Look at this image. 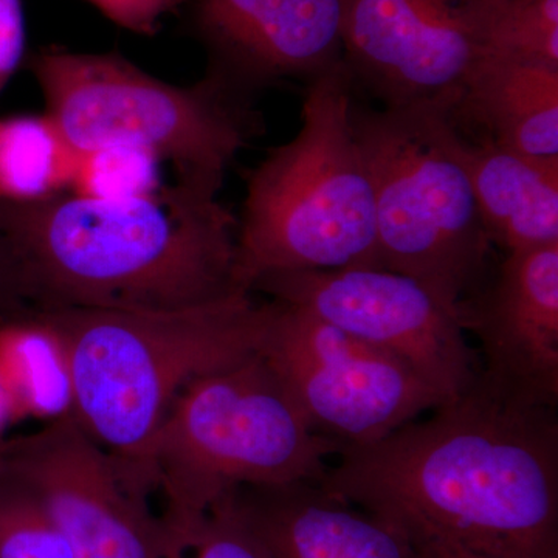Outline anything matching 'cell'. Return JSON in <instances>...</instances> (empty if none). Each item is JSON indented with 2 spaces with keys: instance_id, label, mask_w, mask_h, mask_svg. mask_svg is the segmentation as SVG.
<instances>
[{
  "instance_id": "3",
  "label": "cell",
  "mask_w": 558,
  "mask_h": 558,
  "mask_svg": "<svg viewBox=\"0 0 558 558\" xmlns=\"http://www.w3.org/2000/svg\"><path fill=\"white\" fill-rule=\"evenodd\" d=\"M64 341L73 417L102 449L154 488L150 440L191 381L259 354L274 301L238 292L168 311H39Z\"/></svg>"
},
{
  "instance_id": "12",
  "label": "cell",
  "mask_w": 558,
  "mask_h": 558,
  "mask_svg": "<svg viewBox=\"0 0 558 558\" xmlns=\"http://www.w3.org/2000/svg\"><path fill=\"white\" fill-rule=\"evenodd\" d=\"M344 0H183L207 75L241 97L311 81L343 60Z\"/></svg>"
},
{
  "instance_id": "9",
  "label": "cell",
  "mask_w": 558,
  "mask_h": 558,
  "mask_svg": "<svg viewBox=\"0 0 558 558\" xmlns=\"http://www.w3.org/2000/svg\"><path fill=\"white\" fill-rule=\"evenodd\" d=\"M252 292L306 310L396 355L449 400L478 379V360L457 311L407 275L366 267L282 271L259 278Z\"/></svg>"
},
{
  "instance_id": "5",
  "label": "cell",
  "mask_w": 558,
  "mask_h": 558,
  "mask_svg": "<svg viewBox=\"0 0 558 558\" xmlns=\"http://www.w3.org/2000/svg\"><path fill=\"white\" fill-rule=\"evenodd\" d=\"M354 86L343 60L311 81L299 134L248 172L236 231L242 289L282 271L381 269L373 185L352 128Z\"/></svg>"
},
{
  "instance_id": "10",
  "label": "cell",
  "mask_w": 558,
  "mask_h": 558,
  "mask_svg": "<svg viewBox=\"0 0 558 558\" xmlns=\"http://www.w3.org/2000/svg\"><path fill=\"white\" fill-rule=\"evenodd\" d=\"M0 469L32 488L75 558H165L163 527L134 470L73 416L0 439Z\"/></svg>"
},
{
  "instance_id": "8",
  "label": "cell",
  "mask_w": 558,
  "mask_h": 558,
  "mask_svg": "<svg viewBox=\"0 0 558 558\" xmlns=\"http://www.w3.org/2000/svg\"><path fill=\"white\" fill-rule=\"evenodd\" d=\"M274 301L260 354L312 429L366 446L449 402L405 362L292 304Z\"/></svg>"
},
{
  "instance_id": "13",
  "label": "cell",
  "mask_w": 558,
  "mask_h": 558,
  "mask_svg": "<svg viewBox=\"0 0 558 558\" xmlns=\"http://www.w3.org/2000/svg\"><path fill=\"white\" fill-rule=\"evenodd\" d=\"M457 314L480 341L488 387L558 410V241L506 253Z\"/></svg>"
},
{
  "instance_id": "6",
  "label": "cell",
  "mask_w": 558,
  "mask_h": 558,
  "mask_svg": "<svg viewBox=\"0 0 558 558\" xmlns=\"http://www.w3.org/2000/svg\"><path fill=\"white\" fill-rule=\"evenodd\" d=\"M453 101L381 110L352 108L368 167L381 269L416 279L447 306L486 281L497 248L449 117Z\"/></svg>"
},
{
  "instance_id": "11",
  "label": "cell",
  "mask_w": 558,
  "mask_h": 558,
  "mask_svg": "<svg viewBox=\"0 0 558 558\" xmlns=\"http://www.w3.org/2000/svg\"><path fill=\"white\" fill-rule=\"evenodd\" d=\"M341 46L388 109L457 100L481 60L465 0H344Z\"/></svg>"
},
{
  "instance_id": "4",
  "label": "cell",
  "mask_w": 558,
  "mask_h": 558,
  "mask_svg": "<svg viewBox=\"0 0 558 558\" xmlns=\"http://www.w3.org/2000/svg\"><path fill=\"white\" fill-rule=\"evenodd\" d=\"M341 447L317 435L263 354L191 381L145 457L165 495L167 556L179 558L216 502L250 486L322 483Z\"/></svg>"
},
{
  "instance_id": "18",
  "label": "cell",
  "mask_w": 558,
  "mask_h": 558,
  "mask_svg": "<svg viewBox=\"0 0 558 558\" xmlns=\"http://www.w3.org/2000/svg\"><path fill=\"white\" fill-rule=\"evenodd\" d=\"M76 150L46 112L0 119V202L32 204L69 193Z\"/></svg>"
},
{
  "instance_id": "7",
  "label": "cell",
  "mask_w": 558,
  "mask_h": 558,
  "mask_svg": "<svg viewBox=\"0 0 558 558\" xmlns=\"http://www.w3.org/2000/svg\"><path fill=\"white\" fill-rule=\"evenodd\" d=\"M25 62L73 149L142 150L171 163L180 182L220 190L238 154L264 130L253 100L207 73L175 86L117 51L60 47L33 51Z\"/></svg>"
},
{
  "instance_id": "19",
  "label": "cell",
  "mask_w": 558,
  "mask_h": 558,
  "mask_svg": "<svg viewBox=\"0 0 558 558\" xmlns=\"http://www.w3.org/2000/svg\"><path fill=\"white\" fill-rule=\"evenodd\" d=\"M481 58L558 69V0H465Z\"/></svg>"
},
{
  "instance_id": "24",
  "label": "cell",
  "mask_w": 558,
  "mask_h": 558,
  "mask_svg": "<svg viewBox=\"0 0 558 558\" xmlns=\"http://www.w3.org/2000/svg\"><path fill=\"white\" fill-rule=\"evenodd\" d=\"M27 61V24L22 0H0V94Z\"/></svg>"
},
{
  "instance_id": "27",
  "label": "cell",
  "mask_w": 558,
  "mask_h": 558,
  "mask_svg": "<svg viewBox=\"0 0 558 558\" xmlns=\"http://www.w3.org/2000/svg\"><path fill=\"white\" fill-rule=\"evenodd\" d=\"M20 418L14 400L11 398L9 388L0 377V439H3L7 428Z\"/></svg>"
},
{
  "instance_id": "16",
  "label": "cell",
  "mask_w": 558,
  "mask_h": 558,
  "mask_svg": "<svg viewBox=\"0 0 558 558\" xmlns=\"http://www.w3.org/2000/svg\"><path fill=\"white\" fill-rule=\"evenodd\" d=\"M461 153L495 248L506 255L558 241V157L526 156L464 137Z\"/></svg>"
},
{
  "instance_id": "14",
  "label": "cell",
  "mask_w": 558,
  "mask_h": 558,
  "mask_svg": "<svg viewBox=\"0 0 558 558\" xmlns=\"http://www.w3.org/2000/svg\"><path fill=\"white\" fill-rule=\"evenodd\" d=\"M231 497L271 558H429L398 527L318 483L241 487Z\"/></svg>"
},
{
  "instance_id": "22",
  "label": "cell",
  "mask_w": 558,
  "mask_h": 558,
  "mask_svg": "<svg viewBox=\"0 0 558 558\" xmlns=\"http://www.w3.org/2000/svg\"><path fill=\"white\" fill-rule=\"evenodd\" d=\"M179 558H271L231 494L213 506L207 519Z\"/></svg>"
},
{
  "instance_id": "23",
  "label": "cell",
  "mask_w": 558,
  "mask_h": 558,
  "mask_svg": "<svg viewBox=\"0 0 558 558\" xmlns=\"http://www.w3.org/2000/svg\"><path fill=\"white\" fill-rule=\"evenodd\" d=\"M101 14L124 31L154 36L161 21L180 13L183 0H87Z\"/></svg>"
},
{
  "instance_id": "26",
  "label": "cell",
  "mask_w": 558,
  "mask_h": 558,
  "mask_svg": "<svg viewBox=\"0 0 558 558\" xmlns=\"http://www.w3.org/2000/svg\"><path fill=\"white\" fill-rule=\"evenodd\" d=\"M422 550L429 558H497L473 553V550L461 548L453 543H432V545L424 546Z\"/></svg>"
},
{
  "instance_id": "15",
  "label": "cell",
  "mask_w": 558,
  "mask_h": 558,
  "mask_svg": "<svg viewBox=\"0 0 558 558\" xmlns=\"http://www.w3.org/2000/svg\"><path fill=\"white\" fill-rule=\"evenodd\" d=\"M470 142L526 156L558 157V69L481 58L449 108Z\"/></svg>"
},
{
  "instance_id": "20",
  "label": "cell",
  "mask_w": 558,
  "mask_h": 558,
  "mask_svg": "<svg viewBox=\"0 0 558 558\" xmlns=\"http://www.w3.org/2000/svg\"><path fill=\"white\" fill-rule=\"evenodd\" d=\"M0 558H75L43 499L2 469Z\"/></svg>"
},
{
  "instance_id": "25",
  "label": "cell",
  "mask_w": 558,
  "mask_h": 558,
  "mask_svg": "<svg viewBox=\"0 0 558 558\" xmlns=\"http://www.w3.org/2000/svg\"><path fill=\"white\" fill-rule=\"evenodd\" d=\"M31 310L20 258L9 234L0 226V325Z\"/></svg>"
},
{
  "instance_id": "21",
  "label": "cell",
  "mask_w": 558,
  "mask_h": 558,
  "mask_svg": "<svg viewBox=\"0 0 558 558\" xmlns=\"http://www.w3.org/2000/svg\"><path fill=\"white\" fill-rule=\"evenodd\" d=\"M160 163L137 149L76 150L69 193L95 199H126L156 193L163 186Z\"/></svg>"
},
{
  "instance_id": "1",
  "label": "cell",
  "mask_w": 558,
  "mask_h": 558,
  "mask_svg": "<svg viewBox=\"0 0 558 558\" xmlns=\"http://www.w3.org/2000/svg\"><path fill=\"white\" fill-rule=\"evenodd\" d=\"M337 457L319 486L421 549L558 558L557 410L505 398L480 374L425 421Z\"/></svg>"
},
{
  "instance_id": "17",
  "label": "cell",
  "mask_w": 558,
  "mask_h": 558,
  "mask_svg": "<svg viewBox=\"0 0 558 558\" xmlns=\"http://www.w3.org/2000/svg\"><path fill=\"white\" fill-rule=\"evenodd\" d=\"M0 377L21 417L73 416L75 388L68 349L36 310L0 325Z\"/></svg>"
},
{
  "instance_id": "2",
  "label": "cell",
  "mask_w": 558,
  "mask_h": 558,
  "mask_svg": "<svg viewBox=\"0 0 558 558\" xmlns=\"http://www.w3.org/2000/svg\"><path fill=\"white\" fill-rule=\"evenodd\" d=\"M219 190L178 182L126 199L0 202L33 310L168 311L242 289L238 219Z\"/></svg>"
}]
</instances>
